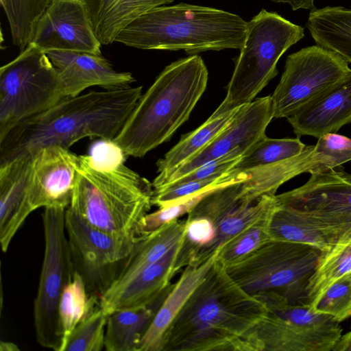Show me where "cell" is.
<instances>
[{
	"instance_id": "5b68a950",
	"label": "cell",
	"mask_w": 351,
	"mask_h": 351,
	"mask_svg": "<svg viewBox=\"0 0 351 351\" xmlns=\"http://www.w3.org/2000/svg\"><path fill=\"white\" fill-rule=\"evenodd\" d=\"M152 184L121 163L98 168L88 155L79 156L75 186L68 207L104 231L137 236L152 204Z\"/></svg>"
},
{
	"instance_id": "44dd1931",
	"label": "cell",
	"mask_w": 351,
	"mask_h": 351,
	"mask_svg": "<svg viewBox=\"0 0 351 351\" xmlns=\"http://www.w3.org/2000/svg\"><path fill=\"white\" fill-rule=\"evenodd\" d=\"M297 137L318 138L351 122V71L317 99L287 118Z\"/></svg>"
},
{
	"instance_id": "836d02e7",
	"label": "cell",
	"mask_w": 351,
	"mask_h": 351,
	"mask_svg": "<svg viewBox=\"0 0 351 351\" xmlns=\"http://www.w3.org/2000/svg\"><path fill=\"white\" fill-rule=\"evenodd\" d=\"M245 178V175L243 171L232 169L228 173L216 178L168 184L153 190L152 204L158 208L164 207L205 189L244 180Z\"/></svg>"
},
{
	"instance_id": "e0dca14e",
	"label": "cell",
	"mask_w": 351,
	"mask_h": 351,
	"mask_svg": "<svg viewBox=\"0 0 351 351\" xmlns=\"http://www.w3.org/2000/svg\"><path fill=\"white\" fill-rule=\"evenodd\" d=\"M30 202L40 208H67L75 186L79 156L60 145H49L32 154Z\"/></svg>"
},
{
	"instance_id": "d6a6232c",
	"label": "cell",
	"mask_w": 351,
	"mask_h": 351,
	"mask_svg": "<svg viewBox=\"0 0 351 351\" xmlns=\"http://www.w3.org/2000/svg\"><path fill=\"white\" fill-rule=\"evenodd\" d=\"M174 0H117L104 15L95 29L101 45L114 41L118 33L132 21L148 11Z\"/></svg>"
},
{
	"instance_id": "4fadbf2b",
	"label": "cell",
	"mask_w": 351,
	"mask_h": 351,
	"mask_svg": "<svg viewBox=\"0 0 351 351\" xmlns=\"http://www.w3.org/2000/svg\"><path fill=\"white\" fill-rule=\"evenodd\" d=\"M338 53L319 45L289 55L271 98L274 118H287L327 91L351 69Z\"/></svg>"
},
{
	"instance_id": "8992f818",
	"label": "cell",
	"mask_w": 351,
	"mask_h": 351,
	"mask_svg": "<svg viewBox=\"0 0 351 351\" xmlns=\"http://www.w3.org/2000/svg\"><path fill=\"white\" fill-rule=\"evenodd\" d=\"M237 182L210 192L187 214L176 252L178 267L199 265L216 257L243 230L271 217L278 205L276 195L254 202L241 199Z\"/></svg>"
},
{
	"instance_id": "b9f144b4",
	"label": "cell",
	"mask_w": 351,
	"mask_h": 351,
	"mask_svg": "<svg viewBox=\"0 0 351 351\" xmlns=\"http://www.w3.org/2000/svg\"><path fill=\"white\" fill-rule=\"evenodd\" d=\"M94 29L117 0H84Z\"/></svg>"
},
{
	"instance_id": "484cf974",
	"label": "cell",
	"mask_w": 351,
	"mask_h": 351,
	"mask_svg": "<svg viewBox=\"0 0 351 351\" xmlns=\"http://www.w3.org/2000/svg\"><path fill=\"white\" fill-rule=\"evenodd\" d=\"M306 25L317 45L351 62V8L327 6L311 10Z\"/></svg>"
},
{
	"instance_id": "83f0119b",
	"label": "cell",
	"mask_w": 351,
	"mask_h": 351,
	"mask_svg": "<svg viewBox=\"0 0 351 351\" xmlns=\"http://www.w3.org/2000/svg\"><path fill=\"white\" fill-rule=\"evenodd\" d=\"M184 227L185 219H178L149 234L138 236L136 245L114 282L127 280L162 258L180 242Z\"/></svg>"
},
{
	"instance_id": "e575fe53",
	"label": "cell",
	"mask_w": 351,
	"mask_h": 351,
	"mask_svg": "<svg viewBox=\"0 0 351 351\" xmlns=\"http://www.w3.org/2000/svg\"><path fill=\"white\" fill-rule=\"evenodd\" d=\"M108 315L99 306L90 313L75 328L64 351H101L104 349Z\"/></svg>"
},
{
	"instance_id": "277c9868",
	"label": "cell",
	"mask_w": 351,
	"mask_h": 351,
	"mask_svg": "<svg viewBox=\"0 0 351 351\" xmlns=\"http://www.w3.org/2000/svg\"><path fill=\"white\" fill-rule=\"evenodd\" d=\"M247 22L217 8L184 3L156 7L136 18L114 42L140 49L206 51L241 49Z\"/></svg>"
},
{
	"instance_id": "cb8c5ba5",
	"label": "cell",
	"mask_w": 351,
	"mask_h": 351,
	"mask_svg": "<svg viewBox=\"0 0 351 351\" xmlns=\"http://www.w3.org/2000/svg\"><path fill=\"white\" fill-rule=\"evenodd\" d=\"M169 290L148 306L110 313L106 328L104 349L106 351H138L144 334Z\"/></svg>"
},
{
	"instance_id": "d590c367",
	"label": "cell",
	"mask_w": 351,
	"mask_h": 351,
	"mask_svg": "<svg viewBox=\"0 0 351 351\" xmlns=\"http://www.w3.org/2000/svg\"><path fill=\"white\" fill-rule=\"evenodd\" d=\"M270 217L249 226L228 241L217 256V260L226 267L239 261L270 240L271 239L269 232Z\"/></svg>"
},
{
	"instance_id": "d4e9b609",
	"label": "cell",
	"mask_w": 351,
	"mask_h": 351,
	"mask_svg": "<svg viewBox=\"0 0 351 351\" xmlns=\"http://www.w3.org/2000/svg\"><path fill=\"white\" fill-rule=\"evenodd\" d=\"M269 232L273 239L311 245L322 252L335 244L315 219L278 204L270 217Z\"/></svg>"
},
{
	"instance_id": "f1b7e54d",
	"label": "cell",
	"mask_w": 351,
	"mask_h": 351,
	"mask_svg": "<svg viewBox=\"0 0 351 351\" xmlns=\"http://www.w3.org/2000/svg\"><path fill=\"white\" fill-rule=\"evenodd\" d=\"M351 274V232L322 254L308 279L306 304L315 309L324 292L336 281Z\"/></svg>"
},
{
	"instance_id": "30bf717a",
	"label": "cell",
	"mask_w": 351,
	"mask_h": 351,
	"mask_svg": "<svg viewBox=\"0 0 351 351\" xmlns=\"http://www.w3.org/2000/svg\"><path fill=\"white\" fill-rule=\"evenodd\" d=\"M64 98L55 66L45 51L29 43L0 69V140Z\"/></svg>"
},
{
	"instance_id": "7a4b0ae2",
	"label": "cell",
	"mask_w": 351,
	"mask_h": 351,
	"mask_svg": "<svg viewBox=\"0 0 351 351\" xmlns=\"http://www.w3.org/2000/svg\"><path fill=\"white\" fill-rule=\"evenodd\" d=\"M142 86L65 97L21 122L0 140V164L49 145L69 149L86 137L113 140L142 95Z\"/></svg>"
},
{
	"instance_id": "7c38bea8",
	"label": "cell",
	"mask_w": 351,
	"mask_h": 351,
	"mask_svg": "<svg viewBox=\"0 0 351 351\" xmlns=\"http://www.w3.org/2000/svg\"><path fill=\"white\" fill-rule=\"evenodd\" d=\"M65 229L75 272L90 295L100 297L118 278L138 237L97 228L69 208Z\"/></svg>"
},
{
	"instance_id": "4dcf8cb0",
	"label": "cell",
	"mask_w": 351,
	"mask_h": 351,
	"mask_svg": "<svg viewBox=\"0 0 351 351\" xmlns=\"http://www.w3.org/2000/svg\"><path fill=\"white\" fill-rule=\"evenodd\" d=\"M52 0H0L13 45L21 51L31 43L38 23Z\"/></svg>"
},
{
	"instance_id": "7dc6e473",
	"label": "cell",
	"mask_w": 351,
	"mask_h": 351,
	"mask_svg": "<svg viewBox=\"0 0 351 351\" xmlns=\"http://www.w3.org/2000/svg\"><path fill=\"white\" fill-rule=\"evenodd\" d=\"M351 332V330H350Z\"/></svg>"
},
{
	"instance_id": "7bdbcfd3",
	"label": "cell",
	"mask_w": 351,
	"mask_h": 351,
	"mask_svg": "<svg viewBox=\"0 0 351 351\" xmlns=\"http://www.w3.org/2000/svg\"><path fill=\"white\" fill-rule=\"evenodd\" d=\"M275 3H288L293 11L299 9L313 10L315 9V0H271Z\"/></svg>"
},
{
	"instance_id": "1f68e13d",
	"label": "cell",
	"mask_w": 351,
	"mask_h": 351,
	"mask_svg": "<svg viewBox=\"0 0 351 351\" xmlns=\"http://www.w3.org/2000/svg\"><path fill=\"white\" fill-rule=\"evenodd\" d=\"M306 147L298 137L271 138L265 136L242 156L232 169L243 171L278 162L298 156Z\"/></svg>"
},
{
	"instance_id": "ee69618b",
	"label": "cell",
	"mask_w": 351,
	"mask_h": 351,
	"mask_svg": "<svg viewBox=\"0 0 351 351\" xmlns=\"http://www.w3.org/2000/svg\"><path fill=\"white\" fill-rule=\"evenodd\" d=\"M332 351H351V332L343 335Z\"/></svg>"
},
{
	"instance_id": "8d00e7d4",
	"label": "cell",
	"mask_w": 351,
	"mask_h": 351,
	"mask_svg": "<svg viewBox=\"0 0 351 351\" xmlns=\"http://www.w3.org/2000/svg\"><path fill=\"white\" fill-rule=\"evenodd\" d=\"M225 185L227 184L205 189L170 205L158 208V210L153 213H149L140 223L137 230V235L141 236L149 234L166 223L178 219L184 215H187L205 195L213 190Z\"/></svg>"
},
{
	"instance_id": "ab89813d",
	"label": "cell",
	"mask_w": 351,
	"mask_h": 351,
	"mask_svg": "<svg viewBox=\"0 0 351 351\" xmlns=\"http://www.w3.org/2000/svg\"><path fill=\"white\" fill-rule=\"evenodd\" d=\"M245 152L242 148H237L223 157L206 162L171 184L221 176L230 171Z\"/></svg>"
},
{
	"instance_id": "3957f363",
	"label": "cell",
	"mask_w": 351,
	"mask_h": 351,
	"mask_svg": "<svg viewBox=\"0 0 351 351\" xmlns=\"http://www.w3.org/2000/svg\"><path fill=\"white\" fill-rule=\"evenodd\" d=\"M207 67L198 55L167 66L141 95L113 141L126 156L141 158L169 141L204 93Z\"/></svg>"
},
{
	"instance_id": "603a6c76",
	"label": "cell",
	"mask_w": 351,
	"mask_h": 351,
	"mask_svg": "<svg viewBox=\"0 0 351 351\" xmlns=\"http://www.w3.org/2000/svg\"><path fill=\"white\" fill-rule=\"evenodd\" d=\"M217 256L199 265H188L172 284L144 334L138 351H162L166 335L174 319L198 285L203 280Z\"/></svg>"
},
{
	"instance_id": "4316f807",
	"label": "cell",
	"mask_w": 351,
	"mask_h": 351,
	"mask_svg": "<svg viewBox=\"0 0 351 351\" xmlns=\"http://www.w3.org/2000/svg\"><path fill=\"white\" fill-rule=\"evenodd\" d=\"M239 108L209 117L199 127L182 135L179 142L157 161L158 175L152 182L162 180L205 148L231 123Z\"/></svg>"
},
{
	"instance_id": "52a82bcc",
	"label": "cell",
	"mask_w": 351,
	"mask_h": 351,
	"mask_svg": "<svg viewBox=\"0 0 351 351\" xmlns=\"http://www.w3.org/2000/svg\"><path fill=\"white\" fill-rule=\"evenodd\" d=\"M304 36L302 27L275 12L262 9L247 22L245 39L226 88V95L210 116L216 117L252 101L278 75L284 53Z\"/></svg>"
},
{
	"instance_id": "74e56055",
	"label": "cell",
	"mask_w": 351,
	"mask_h": 351,
	"mask_svg": "<svg viewBox=\"0 0 351 351\" xmlns=\"http://www.w3.org/2000/svg\"><path fill=\"white\" fill-rule=\"evenodd\" d=\"M351 303V274L333 283L322 295L314 311L330 315L337 322Z\"/></svg>"
},
{
	"instance_id": "6da1fadb",
	"label": "cell",
	"mask_w": 351,
	"mask_h": 351,
	"mask_svg": "<svg viewBox=\"0 0 351 351\" xmlns=\"http://www.w3.org/2000/svg\"><path fill=\"white\" fill-rule=\"evenodd\" d=\"M267 307L216 258L172 322L162 351H243Z\"/></svg>"
},
{
	"instance_id": "60d3db41",
	"label": "cell",
	"mask_w": 351,
	"mask_h": 351,
	"mask_svg": "<svg viewBox=\"0 0 351 351\" xmlns=\"http://www.w3.org/2000/svg\"><path fill=\"white\" fill-rule=\"evenodd\" d=\"M92 163L98 168H110L124 163L125 155L113 140L99 139L88 154Z\"/></svg>"
},
{
	"instance_id": "9c48e42d",
	"label": "cell",
	"mask_w": 351,
	"mask_h": 351,
	"mask_svg": "<svg viewBox=\"0 0 351 351\" xmlns=\"http://www.w3.org/2000/svg\"><path fill=\"white\" fill-rule=\"evenodd\" d=\"M255 297L267 313L247 335L243 351H332L343 335L340 322L306 304H291L273 292Z\"/></svg>"
},
{
	"instance_id": "ba28073f",
	"label": "cell",
	"mask_w": 351,
	"mask_h": 351,
	"mask_svg": "<svg viewBox=\"0 0 351 351\" xmlns=\"http://www.w3.org/2000/svg\"><path fill=\"white\" fill-rule=\"evenodd\" d=\"M322 254L311 245L271 239L226 268L254 296L273 292L291 304H306V285Z\"/></svg>"
},
{
	"instance_id": "f6af8a7d",
	"label": "cell",
	"mask_w": 351,
	"mask_h": 351,
	"mask_svg": "<svg viewBox=\"0 0 351 351\" xmlns=\"http://www.w3.org/2000/svg\"><path fill=\"white\" fill-rule=\"evenodd\" d=\"M19 350L17 345L12 342L6 341H1L0 342L1 351H18Z\"/></svg>"
},
{
	"instance_id": "9a60e30c",
	"label": "cell",
	"mask_w": 351,
	"mask_h": 351,
	"mask_svg": "<svg viewBox=\"0 0 351 351\" xmlns=\"http://www.w3.org/2000/svg\"><path fill=\"white\" fill-rule=\"evenodd\" d=\"M273 118L271 95L256 98L240 106L231 123L205 148L162 180L152 182L153 190L171 184L206 162L223 157L237 148L247 152L266 136V128Z\"/></svg>"
},
{
	"instance_id": "5bb4252c",
	"label": "cell",
	"mask_w": 351,
	"mask_h": 351,
	"mask_svg": "<svg viewBox=\"0 0 351 351\" xmlns=\"http://www.w3.org/2000/svg\"><path fill=\"white\" fill-rule=\"evenodd\" d=\"M276 197L315 219L335 243L351 232V175L341 169L311 174L302 186Z\"/></svg>"
},
{
	"instance_id": "ac0fdd59",
	"label": "cell",
	"mask_w": 351,
	"mask_h": 351,
	"mask_svg": "<svg viewBox=\"0 0 351 351\" xmlns=\"http://www.w3.org/2000/svg\"><path fill=\"white\" fill-rule=\"evenodd\" d=\"M46 53L57 71L64 97L80 95L91 86L116 89L134 81L131 73L116 71L101 55L72 51Z\"/></svg>"
},
{
	"instance_id": "ffe728a7",
	"label": "cell",
	"mask_w": 351,
	"mask_h": 351,
	"mask_svg": "<svg viewBox=\"0 0 351 351\" xmlns=\"http://www.w3.org/2000/svg\"><path fill=\"white\" fill-rule=\"evenodd\" d=\"M32 155L0 164V243L6 252L29 214Z\"/></svg>"
},
{
	"instance_id": "2e32d148",
	"label": "cell",
	"mask_w": 351,
	"mask_h": 351,
	"mask_svg": "<svg viewBox=\"0 0 351 351\" xmlns=\"http://www.w3.org/2000/svg\"><path fill=\"white\" fill-rule=\"evenodd\" d=\"M30 43L45 53L72 51L101 55V44L84 0H52Z\"/></svg>"
},
{
	"instance_id": "d6986e66",
	"label": "cell",
	"mask_w": 351,
	"mask_h": 351,
	"mask_svg": "<svg viewBox=\"0 0 351 351\" xmlns=\"http://www.w3.org/2000/svg\"><path fill=\"white\" fill-rule=\"evenodd\" d=\"M178 244L158 261L125 280L114 282L99 297V306L110 315L116 311L154 302L169 289L176 274L173 265Z\"/></svg>"
},
{
	"instance_id": "f35d334b",
	"label": "cell",
	"mask_w": 351,
	"mask_h": 351,
	"mask_svg": "<svg viewBox=\"0 0 351 351\" xmlns=\"http://www.w3.org/2000/svg\"><path fill=\"white\" fill-rule=\"evenodd\" d=\"M315 148L324 157L327 169L339 167L351 160V138L347 136L337 133L322 135Z\"/></svg>"
},
{
	"instance_id": "f546056e",
	"label": "cell",
	"mask_w": 351,
	"mask_h": 351,
	"mask_svg": "<svg viewBox=\"0 0 351 351\" xmlns=\"http://www.w3.org/2000/svg\"><path fill=\"white\" fill-rule=\"evenodd\" d=\"M99 306V297L90 295L82 278L75 272L73 279L64 287L58 305L62 351L75 328Z\"/></svg>"
},
{
	"instance_id": "7402d4cb",
	"label": "cell",
	"mask_w": 351,
	"mask_h": 351,
	"mask_svg": "<svg viewBox=\"0 0 351 351\" xmlns=\"http://www.w3.org/2000/svg\"><path fill=\"white\" fill-rule=\"evenodd\" d=\"M324 156L315 148L306 145L304 151L293 158L274 164L256 167L245 172V179L237 182L241 199L254 202L264 195H276L278 188L303 173L313 174L326 171Z\"/></svg>"
},
{
	"instance_id": "bcb514c9",
	"label": "cell",
	"mask_w": 351,
	"mask_h": 351,
	"mask_svg": "<svg viewBox=\"0 0 351 351\" xmlns=\"http://www.w3.org/2000/svg\"><path fill=\"white\" fill-rule=\"evenodd\" d=\"M349 317H351V303L343 315L341 317L339 322H341L346 319H348Z\"/></svg>"
},
{
	"instance_id": "8fae6325",
	"label": "cell",
	"mask_w": 351,
	"mask_h": 351,
	"mask_svg": "<svg viewBox=\"0 0 351 351\" xmlns=\"http://www.w3.org/2000/svg\"><path fill=\"white\" fill-rule=\"evenodd\" d=\"M66 209L45 208L42 214L45 251L34 302L36 340L41 346L55 351H62L58 322L60 300L75 274L65 229Z\"/></svg>"
}]
</instances>
